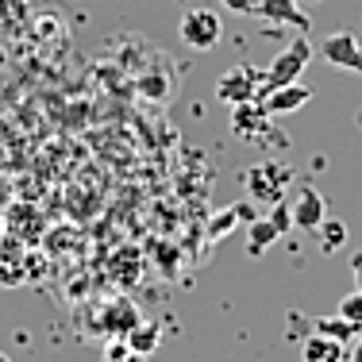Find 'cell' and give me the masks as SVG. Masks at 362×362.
I'll return each mask as SVG.
<instances>
[{"label":"cell","mask_w":362,"mask_h":362,"mask_svg":"<svg viewBox=\"0 0 362 362\" xmlns=\"http://www.w3.org/2000/svg\"><path fill=\"white\" fill-rule=\"evenodd\" d=\"M316 332H320V335H332V339H339V343H347V347H351L362 327H355L351 320H343V316H327V320L316 324Z\"/></svg>","instance_id":"5bb4252c"},{"label":"cell","mask_w":362,"mask_h":362,"mask_svg":"<svg viewBox=\"0 0 362 362\" xmlns=\"http://www.w3.org/2000/svg\"><path fill=\"white\" fill-rule=\"evenodd\" d=\"M220 4L235 16H255L258 12V0H220Z\"/></svg>","instance_id":"ac0fdd59"},{"label":"cell","mask_w":362,"mask_h":362,"mask_svg":"<svg viewBox=\"0 0 362 362\" xmlns=\"http://www.w3.org/2000/svg\"><path fill=\"white\" fill-rule=\"evenodd\" d=\"M0 362H12V358H8V355H4V351H0Z\"/></svg>","instance_id":"7402d4cb"},{"label":"cell","mask_w":362,"mask_h":362,"mask_svg":"<svg viewBox=\"0 0 362 362\" xmlns=\"http://www.w3.org/2000/svg\"><path fill=\"white\" fill-rule=\"evenodd\" d=\"M119 362H146L143 355H135V351H132V355H127V358H119Z\"/></svg>","instance_id":"44dd1931"},{"label":"cell","mask_w":362,"mask_h":362,"mask_svg":"<svg viewBox=\"0 0 362 362\" xmlns=\"http://www.w3.org/2000/svg\"><path fill=\"white\" fill-rule=\"evenodd\" d=\"M347 362H362V332L355 335V343L347 347Z\"/></svg>","instance_id":"d6986e66"},{"label":"cell","mask_w":362,"mask_h":362,"mask_svg":"<svg viewBox=\"0 0 362 362\" xmlns=\"http://www.w3.org/2000/svg\"><path fill=\"white\" fill-rule=\"evenodd\" d=\"M258 93H262V70H255V66H231L216 85V97L231 108L258 100Z\"/></svg>","instance_id":"277c9868"},{"label":"cell","mask_w":362,"mask_h":362,"mask_svg":"<svg viewBox=\"0 0 362 362\" xmlns=\"http://www.w3.org/2000/svg\"><path fill=\"white\" fill-rule=\"evenodd\" d=\"M243 216H247V209H243V204H235V209H223V212H216V216H212V223H209V235H212V239H223L231 228H235V220H243Z\"/></svg>","instance_id":"2e32d148"},{"label":"cell","mask_w":362,"mask_h":362,"mask_svg":"<svg viewBox=\"0 0 362 362\" xmlns=\"http://www.w3.org/2000/svg\"><path fill=\"white\" fill-rule=\"evenodd\" d=\"M0 235H4V216H0Z\"/></svg>","instance_id":"cb8c5ba5"},{"label":"cell","mask_w":362,"mask_h":362,"mask_svg":"<svg viewBox=\"0 0 362 362\" xmlns=\"http://www.w3.org/2000/svg\"><path fill=\"white\" fill-rule=\"evenodd\" d=\"M289 228H293V209L278 201L274 216H262V220H255L251 228H247V255H251V258H262L281 235H286Z\"/></svg>","instance_id":"3957f363"},{"label":"cell","mask_w":362,"mask_h":362,"mask_svg":"<svg viewBox=\"0 0 362 362\" xmlns=\"http://www.w3.org/2000/svg\"><path fill=\"white\" fill-rule=\"evenodd\" d=\"M177 35L193 50H212V47H220V39H223V20L212 8H193V12L181 16Z\"/></svg>","instance_id":"7a4b0ae2"},{"label":"cell","mask_w":362,"mask_h":362,"mask_svg":"<svg viewBox=\"0 0 362 362\" xmlns=\"http://www.w3.org/2000/svg\"><path fill=\"white\" fill-rule=\"evenodd\" d=\"M293 228H300V231H313L316 235V228L327 220V209H324V193L316 185H300L297 189V197H293Z\"/></svg>","instance_id":"ba28073f"},{"label":"cell","mask_w":362,"mask_h":362,"mask_svg":"<svg viewBox=\"0 0 362 362\" xmlns=\"http://www.w3.org/2000/svg\"><path fill=\"white\" fill-rule=\"evenodd\" d=\"M335 316H343V320H351L355 327H362V293H347V297L339 300V308H335Z\"/></svg>","instance_id":"e0dca14e"},{"label":"cell","mask_w":362,"mask_h":362,"mask_svg":"<svg viewBox=\"0 0 362 362\" xmlns=\"http://www.w3.org/2000/svg\"><path fill=\"white\" fill-rule=\"evenodd\" d=\"M320 58L332 70H347V74H362V42L355 31H332L320 42Z\"/></svg>","instance_id":"5b68a950"},{"label":"cell","mask_w":362,"mask_h":362,"mask_svg":"<svg viewBox=\"0 0 362 362\" xmlns=\"http://www.w3.org/2000/svg\"><path fill=\"white\" fill-rule=\"evenodd\" d=\"M308 58H313V42H308V39H293L289 47L262 70V93L300 81V74L308 70ZM262 93H258V97H262Z\"/></svg>","instance_id":"6da1fadb"},{"label":"cell","mask_w":362,"mask_h":362,"mask_svg":"<svg viewBox=\"0 0 362 362\" xmlns=\"http://www.w3.org/2000/svg\"><path fill=\"white\" fill-rule=\"evenodd\" d=\"M297 4H316V0H297Z\"/></svg>","instance_id":"603a6c76"},{"label":"cell","mask_w":362,"mask_h":362,"mask_svg":"<svg viewBox=\"0 0 362 362\" xmlns=\"http://www.w3.org/2000/svg\"><path fill=\"white\" fill-rule=\"evenodd\" d=\"M351 270H355V286H358V293H362V255L351 258Z\"/></svg>","instance_id":"ffe728a7"},{"label":"cell","mask_w":362,"mask_h":362,"mask_svg":"<svg viewBox=\"0 0 362 362\" xmlns=\"http://www.w3.org/2000/svg\"><path fill=\"white\" fill-rule=\"evenodd\" d=\"M289 181H293V174H289L286 166H278V162H266V166H255L251 174H247V185H251L255 201H266V204H278Z\"/></svg>","instance_id":"52a82bcc"},{"label":"cell","mask_w":362,"mask_h":362,"mask_svg":"<svg viewBox=\"0 0 362 362\" xmlns=\"http://www.w3.org/2000/svg\"><path fill=\"white\" fill-rule=\"evenodd\" d=\"M255 16H262V20H270V23H289V28L308 31V16L300 12L297 0H258Z\"/></svg>","instance_id":"7c38bea8"},{"label":"cell","mask_w":362,"mask_h":362,"mask_svg":"<svg viewBox=\"0 0 362 362\" xmlns=\"http://www.w3.org/2000/svg\"><path fill=\"white\" fill-rule=\"evenodd\" d=\"M316 235H320V247H324V251H335V247L347 243V223H343L339 216H335V220H324L320 228H316Z\"/></svg>","instance_id":"9a60e30c"},{"label":"cell","mask_w":362,"mask_h":362,"mask_svg":"<svg viewBox=\"0 0 362 362\" xmlns=\"http://www.w3.org/2000/svg\"><path fill=\"white\" fill-rule=\"evenodd\" d=\"M158 343H162V324L158 320H151V324L139 320L132 332H127V347H132L135 355H143V358L154 355V351H158Z\"/></svg>","instance_id":"4fadbf2b"},{"label":"cell","mask_w":362,"mask_h":362,"mask_svg":"<svg viewBox=\"0 0 362 362\" xmlns=\"http://www.w3.org/2000/svg\"><path fill=\"white\" fill-rule=\"evenodd\" d=\"M313 100V89L305 81H293V85H281V89H270L258 97V105L266 108V116H289V112H300Z\"/></svg>","instance_id":"9c48e42d"},{"label":"cell","mask_w":362,"mask_h":362,"mask_svg":"<svg viewBox=\"0 0 362 362\" xmlns=\"http://www.w3.org/2000/svg\"><path fill=\"white\" fill-rule=\"evenodd\" d=\"M139 305H135L132 297H112L105 308H100V320L97 327L108 335V339H127V332H132L135 324H139Z\"/></svg>","instance_id":"8992f818"},{"label":"cell","mask_w":362,"mask_h":362,"mask_svg":"<svg viewBox=\"0 0 362 362\" xmlns=\"http://www.w3.org/2000/svg\"><path fill=\"white\" fill-rule=\"evenodd\" d=\"M23 281H28V251H23V243L0 235V286L16 289Z\"/></svg>","instance_id":"30bf717a"},{"label":"cell","mask_w":362,"mask_h":362,"mask_svg":"<svg viewBox=\"0 0 362 362\" xmlns=\"http://www.w3.org/2000/svg\"><path fill=\"white\" fill-rule=\"evenodd\" d=\"M300 362H347V343L313 332L300 343Z\"/></svg>","instance_id":"8fae6325"}]
</instances>
